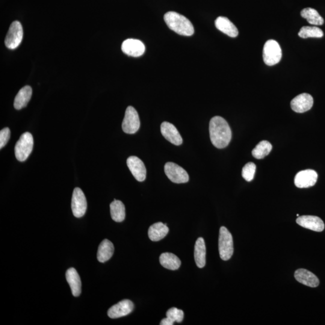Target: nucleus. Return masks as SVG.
Returning a JSON list of instances; mask_svg holds the SVG:
<instances>
[{"mask_svg":"<svg viewBox=\"0 0 325 325\" xmlns=\"http://www.w3.org/2000/svg\"><path fill=\"white\" fill-rule=\"evenodd\" d=\"M209 132L212 143L217 148H224L232 140V132L229 124L220 116L212 118L210 122Z\"/></svg>","mask_w":325,"mask_h":325,"instance_id":"nucleus-1","label":"nucleus"},{"mask_svg":"<svg viewBox=\"0 0 325 325\" xmlns=\"http://www.w3.org/2000/svg\"><path fill=\"white\" fill-rule=\"evenodd\" d=\"M164 20L170 30L182 36H190L194 34L193 24L187 18L176 12H168Z\"/></svg>","mask_w":325,"mask_h":325,"instance_id":"nucleus-2","label":"nucleus"},{"mask_svg":"<svg viewBox=\"0 0 325 325\" xmlns=\"http://www.w3.org/2000/svg\"><path fill=\"white\" fill-rule=\"evenodd\" d=\"M218 251L222 260L227 261L232 258L234 252L232 236L226 228L222 226L218 237Z\"/></svg>","mask_w":325,"mask_h":325,"instance_id":"nucleus-3","label":"nucleus"},{"mask_svg":"<svg viewBox=\"0 0 325 325\" xmlns=\"http://www.w3.org/2000/svg\"><path fill=\"white\" fill-rule=\"evenodd\" d=\"M34 138L28 132L20 136L14 148L16 158L20 162H24L28 158L34 148Z\"/></svg>","mask_w":325,"mask_h":325,"instance_id":"nucleus-4","label":"nucleus"},{"mask_svg":"<svg viewBox=\"0 0 325 325\" xmlns=\"http://www.w3.org/2000/svg\"><path fill=\"white\" fill-rule=\"evenodd\" d=\"M262 57L268 66L278 64L282 58V50L280 44L274 40H268L265 43Z\"/></svg>","mask_w":325,"mask_h":325,"instance_id":"nucleus-5","label":"nucleus"},{"mask_svg":"<svg viewBox=\"0 0 325 325\" xmlns=\"http://www.w3.org/2000/svg\"><path fill=\"white\" fill-rule=\"evenodd\" d=\"M140 122L138 112L132 106L126 108L122 128L126 134H134L140 128Z\"/></svg>","mask_w":325,"mask_h":325,"instance_id":"nucleus-6","label":"nucleus"},{"mask_svg":"<svg viewBox=\"0 0 325 325\" xmlns=\"http://www.w3.org/2000/svg\"><path fill=\"white\" fill-rule=\"evenodd\" d=\"M23 38V29L19 22L11 24L5 39V45L10 50H14L22 43Z\"/></svg>","mask_w":325,"mask_h":325,"instance_id":"nucleus-7","label":"nucleus"},{"mask_svg":"<svg viewBox=\"0 0 325 325\" xmlns=\"http://www.w3.org/2000/svg\"><path fill=\"white\" fill-rule=\"evenodd\" d=\"M164 172L171 182L181 184L188 182L189 176L186 171L179 165L173 162H168L164 165Z\"/></svg>","mask_w":325,"mask_h":325,"instance_id":"nucleus-8","label":"nucleus"},{"mask_svg":"<svg viewBox=\"0 0 325 325\" xmlns=\"http://www.w3.org/2000/svg\"><path fill=\"white\" fill-rule=\"evenodd\" d=\"M72 208L74 216L80 218L84 216L87 210V200L84 192L76 188L74 190Z\"/></svg>","mask_w":325,"mask_h":325,"instance_id":"nucleus-9","label":"nucleus"},{"mask_svg":"<svg viewBox=\"0 0 325 325\" xmlns=\"http://www.w3.org/2000/svg\"><path fill=\"white\" fill-rule=\"evenodd\" d=\"M318 178V173L312 170L298 172L294 178V184L298 188H308L316 184Z\"/></svg>","mask_w":325,"mask_h":325,"instance_id":"nucleus-10","label":"nucleus"},{"mask_svg":"<svg viewBox=\"0 0 325 325\" xmlns=\"http://www.w3.org/2000/svg\"><path fill=\"white\" fill-rule=\"evenodd\" d=\"M127 166L132 176L138 182H142L146 178V170L144 162L136 156H131L127 159Z\"/></svg>","mask_w":325,"mask_h":325,"instance_id":"nucleus-11","label":"nucleus"},{"mask_svg":"<svg viewBox=\"0 0 325 325\" xmlns=\"http://www.w3.org/2000/svg\"><path fill=\"white\" fill-rule=\"evenodd\" d=\"M314 103L313 98L308 94H299L291 102L292 110L296 113H304L311 109Z\"/></svg>","mask_w":325,"mask_h":325,"instance_id":"nucleus-12","label":"nucleus"},{"mask_svg":"<svg viewBox=\"0 0 325 325\" xmlns=\"http://www.w3.org/2000/svg\"><path fill=\"white\" fill-rule=\"evenodd\" d=\"M121 49L124 53L132 57L138 58L142 56L146 51V46L142 41L135 39L124 40Z\"/></svg>","mask_w":325,"mask_h":325,"instance_id":"nucleus-13","label":"nucleus"},{"mask_svg":"<svg viewBox=\"0 0 325 325\" xmlns=\"http://www.w3.org/2000/svg\"><path fill=\"white\" fill-rule=\"evenodd\" d=\"M296 222L305 228L316 232H323L324 229V221L315 216H302L296 220Z\"/></svg>","mask_w":325,"mask_h":325,"instance_id":"nucleus-14","label":"nucleus"},{"mask_svg":"<svg viewBox=\"0 0 325 325\" xmlns=\"http://www.w3.org/2000/svg\"><path fill=\"white\" fill-rule=\"evenodd\" d=\"M134 309V304L131 300H126L120 301L108 310V314L111 318H117L128 315Z\"/></svg>","mask_w":325,"mask_h":325,"instance_id":"nucleus-15","label":"nucleus"},{"mask_svg":"<svg viewBox=\"0 0 325 325\" xmlns=\"http://www.w3.org/2000/svg\"><path fill=\"white\" fill-rule=\"evenodd\" d=\"M161 132L166 140L175 146H179L182 143V138L176 127L168 122L161 124Z\"/></svg>","mask_w":325,"mask_h":325,"instance_id":"nucleus-16","label":"nucleus"},{"mask_svg":"<svg viewBox=\"0 0 325 325\" xmlns=\"http://www.w3.org/2000/svg\"><path fill=\"white\" fill-rule=\"evenodd\" d=\"M294 278L298 282L310 288H317L319 285L318 278L311 272L304 268H300L296 270L294 272Z\"/></svg>","mask_w":325,"mask_h":325,"instance_id":"nucleus-17","label":"nucleus"},{"mask_svg":"<svg viewBox=\"0 0 325 325\" xmlns=\"http://www.w3.org/2000/svg\"><path fill=\"white\" fill-rule=\"evenodd\" d=\"M215 26L218 30L230 37L236 38L238 36V29L234 24L226 17H218L215 20Z\"/></svg>","mask_w":325,"mask_h":325,"instance_id":"nucleus-18","label":"nucleus"},{"mask_svg":"<svg viewBox=\"0 0 325 325\" xmlns=\"http://www.w3.org/2000/svg\"><path fill=\"white\" fill-rule=\"evenodd\" d=\"M66 278L74 296L78 297L82 292L80 277L74 268H70L66 271Z\"/></svg>","mask_w":325,"mask_h":325,"instance_id":"nucleus-19","label":"nucleus"},{"mask_svg":"<svg viewBox=\"0 0 325 325\" xmlns=\"http://www.w3.org/2000/svg\"><path fill=\"white\" fill-rule=\"evenodd\" d=\"M32 96V88L30 86L20 88L17 94L14 101V108L16 110L26 107L30 100Z\"/></svg>","mask_w":325,"mask_h":325,"instance_id":"nucleus-20","label":"nucleus"},{"mask_svg":"<svg viewBox=\"0 0 325 325\" xmlns=\"http://www.w3.org/2000/svg\"><path fill=\"white\" fill-rule=\"evenodd\" d=\"M194 256L195 262L199 268H203L206 264V247L202 238H198L195 244Z\"/></svg>","mask_w":325,"mask_h":325,"instance_id":"nucleus-21","label":"nucleus"},{"mask_svg":"<svg viewBox=\"0 0 325 325\" xmlns=\"http://www.w3.org/2000/svg\"><path fill=\"white\" fill-rule=\"evenodd\" d=\"M169 232V228L162 222H158L152 224L148 230V236L150 240L158 242L166 237Z\"/></svg>","mask_w":325,"mask_h":325,"instance_id":"nucleus-22","label":"nucleus"},{"mask_svg":"<svg viewBox=\"0 0 325 325\" xmlns=\"http://www.w3.org/2000/svg\"><path fill=\"white\" fill-rule=\"evenodd\" d=\"M114 244L108 239L103 240L98 250L97 258L100 262H104L111 258L114 253Z\"/></svg>","mask_w":325,"mask_h":325,"instance_id":"nucleus-23","label":"nucleus"},{"mask_svg":"<svg viewBox=\"0 0 325 325\" xmlns=\"http://www.w3.org/2000/svg\"><path fill=\"white\" fill-rule=\"evenodd\" d=\"M160 262L162 267L172 270H178L182 264L178 256L168 252L162 254L160 256Z\"/></svg>","mask_w":325,"mask_h":325,"instance_id":"nucleus-24","label":"nucleus"},{"mask_svg":"<svg viewBox=\"0 0 325 325\" xmlns=\"http://www.w3.org/2000/svg\"><path fill=\"white\" fill-rule=\"evenodd\" d=\"M110 208L112 220L116 222H121L125 220V206L120 200H114L110 204Z\"/></svg>","mask_w":325,"mask_h":325,"instance_id":"nucleus-25","label":"nucleus"},{"mask_svg":"<svg viewBox=\"0 0 325 325\" xmlns=\"http://www.w3.org/2000/svg\"><path fill=\"white\" fill-rule=\"evenodd\" d=\"M301 16L307 20L310 24L322 26L324 24V20L318 12L314 8H304L300 12Z\"/></svg>","mask_w":325,"mask_h":325,"instance_id":"nucleus-26","label":"nucleus"},{"mask_svg":"<svg viewBox=\"0 0 325 325\" xmlns=\"http://www.w3.org/2000/svg\"><path fill=\"white\" fill-rule=\"evenodd\" d=\"M272 146L270 142L266 140L260 142L252 150V154L254 158L256 159H262L270 154Z\"/></svg>","mask_w":325,"mask_h":325,"instance_id":"nucleus-27","label":"nucleus"},{"mask_svg":"<svg viewBox=\"0 0 325 325\" xmlns=\"http://www.w3.org/2000/svg\"><path fill=\"white\" fill-rule=\"evenodd\" d=\"M298 35L304 39L308 38H320L323 37L324 32L318 26H304L300 28Z\"/></svg>","mask_w":325,"mask_h":325,"instance_id":"nucleus-28","label":"nucleus"},{"mask_svg":"<svg viewBox=\"0 0 325 325\" xmlns=\"http://www.w3.org/2000/svg\"><path fill=\"white\" fill-rule=\"evenodd\" d=\"M256 170V165L252 162H248L242 170V176L246 181L248 182H251L254 178Z\"/></svg>","mask_w":325,"mask_h":325,"instance_id":"nucleus-29","label":"nucleus"},{"mask_svg":"<svg viewBox=\"0 0 325 325\" xmlns=\"http://www.w3.org/2000/svg\"><path fill=\"white\" fill-rule=\"evenodd\" d=\"M166 317L170 318L174 322L181 323L184 318V312L176 308H170L166 312Z\"/></svg>","mask_w":325,"mask_h":325,"instance_id":"nucleus-30","label":"nucleus"},{"mask_svg":"<svg viewBox=\"0 0 325 325\" xmlns=\"http://www.w3.org/2000/svg\"><path fill=\"white\" fill-rule=\"evenodd\" d=\"M10 137V131L8 128H4L0 132V148L2 149L8 142Z\"/></svg>","mask_w":325,"mask_h":325,"instance_id":"nucleus-31","label":"nucleus"},{"mask_svg":"<svg viewBox=\"0 0 325 325\" xmlns=\"http://www.w3.org/2000/svg\"><path fill=\"white\" fill-rule=\"evenodd\" d=\"M174 322L169 318H166L162 319L160 322L161 325H173Z\"/></svg>","mask_w":325,"mask_h":325,"instance_id":"nucleus-32","label":"nucleus"},{"mask_svg":"<svg viewBox=\"0 0 325 325\" xmlns=\"http://www.w3.org/2000/svg\"><path fill=\"white\" fill-rule=\"evenodd\" d=\"M296 216H297L298 217H299V216H300V214H298Z\"/></svg>","mask_w":325,"mask_h":325,"instance_id":"nucleus-33","label":"nucleus"}]
</instances>
